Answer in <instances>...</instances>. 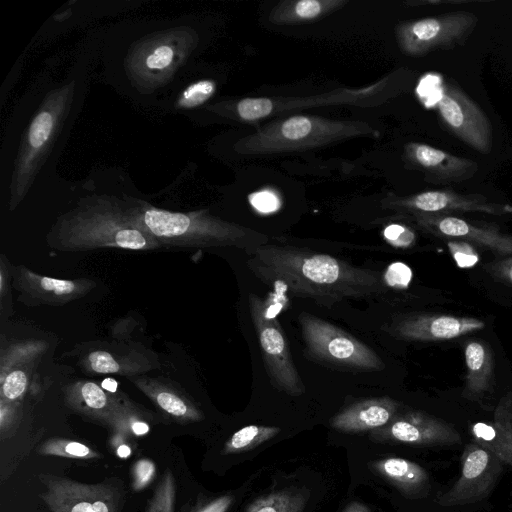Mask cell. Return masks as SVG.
I'll return each instance as SVG.
<instances>
[{
  "label": "cell",
  "mask_w": 512,
  "mask_h": 512,
  "mask_svg": "<svg viewBox=\"0 0 512 512\" xmlns=\"http://www.w3.org/2000/svg\"><path fill=\"white\" fill-rule=\"evenodd\" d=\"M247 265L263 282L277 284L296 297L327 307L344 299L374 297L385 291L380 272L304 248L254 246L248 248Z\"/></svg>",
  "instance_id": "obj_1"
},
{
  "label": "cell",
  "mask_w": 512,
  "mask_h": 512,
  "mask_svg": "<svg viewBox=\"0 0 512 512\" xmlns=\"http://www.w3.org/2000/svg\"><path fill=\"white\" fill-rule=\"evenodd\" d=\"M398 408L399 403L387 396L364 399L336 414L330 425L345 433L372 431L386 425L398 413Z\"/></svg>",
  "instance_id": "obj_19"
},
{
  "label": "cell",
  "mask_w": 512,
  "mask_h": 512,
  "mask_svg": "<svg viewBox=\"0 0 512 512\" xmlns=\"http://www.w3.org/2000/svg\"><path fill=\"white\" fill-rule=\"evenodd\" d=\"M484 327L485 322L475 317L419 314L405 317L393 324L391 331L409 341H442L482 330Z\"/></svg>",
  "instance_id": "obj_18"
},
{
  "label": "cell",
  "mask_w": 512,
  "mask_h": 512,
  "mask_svg": "<svg viewBox=\"0 0 512 512\" xmlns=\"http://www.w3.org/2000/svg\"><path fill=\"white\" fill-rule=\"evenodd\" d=\"M465 362L466 391L474 399L491 386L494 364L490 348L481 341L468 342L465 346Z\"/></svg>",
  "instance_id": "obj_23"
},
{
  "label": "cell",
  "mask_w": 512,
  "mask_h": 512,
  "mask_svg": "<svg viewBox=\"0 0 512 512\" xmlns=\"http://www.w3.org/2000/svg\"><path fill=\"white\" fill-rule=\"evenodd\" d=\"M411 270L403 263H393L384 275L385 283L393 287L407 286L411 279Z\"/></svg>",
  "instance_id": "obj_39"
},
{
  "label": "cell",
  "mask_w": 512,
  "mask_h": 512,
  "mask_svg": "<svg viewBox=\"0 0 512 512\" xmlns=\"http://www.w3.org/2000/svg\"><path fill=\"white\" fill-rule=\"evenodd\" d=\"M232 503L230 495H223L213 499H199L185 512H226Z\"/></svg>",
  "instance_id": "obj_38"
},
{
  "label": "cell",
  "mask_w": 512,
  "mask_h": 512,
  "mask_svg": "<svg viewBox=\"0 0 512 512\" xmlns=\"http://www.w3.org/2000/svg\"><path fill=\"white\" fill-rule=\"evenodd\" d=\"M248 302L271 383L275 388L289 395H302L305 392V386L295 367L278 320L270 315L267 303L256 294L250 293Z\"/></svg>",
  "instance_id": "obj_9"
},
{
  "label": "cell",
  "mask_w": 512,
  "mask_h": 512,
  "mask_svg": "<svg viewBox=\"0 0 512 512\" xmlns=\"http://www.w3.org/2000/svg\"><path fill=\"white\" fill-rule=\"evenodd\" d=\"M309 496L304 489H286L255 500L246 512H303Z\"/></svg>",
  "instance_id": "obj_26"
},
{
  "label": "cell",
  "mask_w": 512,
  "mask_h": 512,
  "mask_svg": "<svg viewBox=\"0 0 512 512\" xmlns=\"http://www.w3.org/2000/svg\"><path fill=\"white\" fill-rule=\"evenodd\" d=\"M26 387V374L21 370H14L2 382V399L7 401L17 400L23 395Z\"/></svg>",
  "instance_id": "obj_33"
},
{
  "label": "cell",
  "mask_w": 512,
  "mask_h": 512,
  "mask_svg": "<svg viewBox=\"0 0 512 512\" xmlns=\"http://www.w3.org/2000/svg\"><path fill=\"white\" fill-rule=\"evenodd\" d=\"M503 462L476 442L466 445L459 479L436 502L442 506L474 504L487 497L503 470Z\"/></svg>",
  "instance_id": "obj_12"
},
{
  "label": "cell",
  "mask_w": 512,
  "mask_h": 512,
  "mask_svg": "<svg viewBox=\"0 0 512 512\" xmlns=\"http://www.w3.org/2000/svg\"><path fill=\"white\" fill-rule=\"evenodd\" d=\"M370 133L373 128L361 121L295 115L242 138L237 142L236 150L253 155L298 151Z\"/></svg>",
  "instance_id": "obj_5"
},
{
  "label": "cell",
  "mask_w": 512,
  "mask_h": 512,
  "mask_svg": "<svg viewBox=\"0 0 512 512\" xmlns=\"http://www.w3.org/2000/svg\"><path fill=\"white\" fill-rule=\"evenodd\" d=\"M216 90L213 80L202 79L188 85L180 94L176 106L184 109L198 107L208 101Z\"/></svg>",
  "instance_id": "obj_30"
},
{
  "label": "cell",
  "mask_w": 512,
  "mask_h": 512,
  "mask_svg": "<svg viewBox=\"0 0 512 512\" xmlns=\"http://www.w3.org/2000/svg\"><path fill=\"white\" fill-rule=\"evenodd\" d=\"M236 111L240 119L256 121L272 114L274 107L270 98H244L237 102Z\"/></svg>",
  "instance_id": "obj_31"
},
{
  "label": "cell",
  "mask_w": 512,
  "mask_h": 512,
  "mask_svg": "<svg viewBox=\"0 0 512 512\" xmlns=\"http://www.w3.org/2000/svg\"><path fill=\"white\" fill-rule=\"evenodd\" d=\"M404 155L411 166L422 171L426 180L433 183H459L478 171L477 162L424 143H408Z\"/></svg>",
  "instance_id": "obj_17"
},
{
  "label": "cell",
  "mask_w": 512,
  "mask_h": 512,
  "mask_svg": "<svg viewBox=\"0 0 512 512\" xmlns=\"http://www.w3.org/2000/svg\"><path fill=\"white\" fill-rule=\"evenodd\" d=\"M154 464L148 460L135 463L133 472V487L135 490L145 487L154 476Z\"/></svg>",
  "instance_id": "obj_41"
},
{
  "label": "cell",
  "mask_w": 512,
  "mask_h": 512,
  "mask_svg": "<svg viewBox=\"0 0 512 512\" xmlns=\"http://www.w3.org/2000/svg\"><path fill=\"white\" fill-rule=\"evenodd\" d=\"M75 82L51 90L30 121L19 146L11 176L10 209L24 199L71 108Z\"/></svg>",
  "instance_id": "obj_4"
},
{
  "label": "cell",
  "mask_w": 512,
  "mask_h": 512,
  "mask_svg": "<svg viewBox=\"0 0 512 512\" xmlns=\"http://www.w3.org/2000/svg\"><path fill=\"white\" fill-rule=\"evenodd\" d=\"M47 243L62 252L161 247L134 221L124 199L107 195L82 199L75 208L59 216L47 234Z\"/></svg>",
  "instance_id": "obj_2"
},
{
  "label": "cell",
  "mask_w": 512,
  "mask_h": 512,
  "mask_svg": "<svg viewBox=\"0 0 512 512\" xmlns=\"http://www.w3.org/2000/svg\"><path fill=\"white\" fill-rule=\"evenodd\" d=\"M45 456H55L70 459L90 460L101 457V454L80 441L66 438H50L38 449Z\"/></svg>",
  "instance_id": "obj_28"
},
{
  "label": "cell",
  "mask_w": 512,
  "mask_h": 512,
  "mask_svg": "<svg viewBox=\"0 0 512 512\" xmlns=\"http://www.w3.org/2000/svg\"><path fill=\"white\" fill-rule=\"evenodd\" d=\"M423 230L450 239H460L485 247L500 255L512 256V235L497 227L448 214L407 213Z\"/></svg>",
  "instance_id": "obj_15"
},
{
  "label": "cell",
  "mask_w": 512,
  "mask_h": 512,
  "mask_svg": "<svg viewBox=\"0 0 512 512\" xmlns=\"http://www.w3.org/2000/svg\"><path fill=\"white\" fill-rule=\"evenodd\" d=\"M369 438L381 443L450 446L461 436L450 424L421 411L397 413L386 425L370 431Z\"/></svg>",
  "instance_id": "obj_13"
},
{
  "label": "cell",
  "mask_w": 512,
  "mask_h": 512,
  "mask_svg": "<svg viewBox=\"0 0 512 512\" xmlns=\"http://www.w3.org/2000/svg\"><path fill=\"white\" fill-rule=\"evenodd\" d=\"M371 469L396 486L406 497L422 498L430 490L427 471L407 459L390 457L370 463Z\"/></svg>",
  "instance_id": "obj_22"
},
{
  "label": "cell",
  "mask_w": 512,
  "mask_h": 512,
  "mask_svg": "<svg viewBox=\"0 0 512 512\" xmlns=\"http://www.w3.org/2000/svg\"><path fill=\"white\" fill-rule=\"evenodd\" d=\"M448 249L460 268H471L479 261V254L470 242L454 239L447 242Z\"/></svg>",
  "instance_id": "obj_32"
},
{
  "label": "cell",
  "mask_w": 512,
  "mask_h": 512,
  "mask_svg": "<svg viewBox=\"0 0 512 512\" xmlns=\"http://www.w3.org/2000/svg\"><path fill=\"white\" fill-rule=\"evenodd\" d=\"M384 237L388 243L393 246L407 248L414 244L415 234L414 232L400 224H391L384 230Z\"/></svg>",
  "instance_id": "obj_35"
},
{
  "label": "cell",
  "mask_w": 512,
  "mask_h": 512,
  "mask_svg": "<svg viewBox=\"0 0 512 512\" xmlns=\"http://www.w3.org/2000/svg\"><path fill=\"white\" fill-rule=\"evenodd\" d=\"M89 368L96 373H118L121 369L119 362L106 351H93L87 356Z\"/></svg>",
  "instance_id": "obj_34"
},
{
  "label": "cell",
  "mask_w": 512,
  "mask_h": 512,
  "mask_svg": "<svg viewBox=\"0 0 512 512\" xmlns=\"http://www.w3.org/2000/svg\"><path fill=\"white\" fill-rule=\"evenodd\" d=\"M486 269L495 280L512 285V256L492 262Z\"/></svg>",
  "instance_id": "obj_40"
},
{
  "label": "cell",
  "mask_w": 512,
  "mask_h": 512,
  "mask_svg": "<svg viewBox=\"0 0 512 512\" xmlns=\"http://www.w3.org/2000/svg\"><path fill=\"white\" fill-rule=\"evenodd\" d=\"M123 199L134 221L161 247L251 248L268 241L266 235L212 216L208 210L172 212L126 195Z\"/></svg>",
  "instance_id": "obj_3"
},
{
  "label": "cell",
  "mask_w": 512,
  "mask_h": 512,
  "mask_svg": "<svg viewBox=\"0 0 512 512\" xmlns=\"http://www.w3.org/2000/svg\"><path fill=\"white\" fill-rule=\"evenodd\" d=\"M383 205L406 213L479 212L495 216L512 214V205L491 202L481 194H460L452 190L425 191L407 197L391 195L384 199Z\"/></svg>",
  "instance_id": "obj_14"
},
{
  "label": "cell",
  "mask_w": 512,
  "mask_h": 512,
  "mask_svg": "<svg viewBox=\"0 0 512 512\" xmlns=\"http://www.w3.org/2000/svg\"><path fill=\"white\" fill-rule=\"evenodd\" d=\"M41 499L51 512H120L123 488L112 481L81 483L53 474H40Z\"/></svg>",
  "instance_id": "obj_10"
},
{
  "label": "cell",
  "mask_w": 512,
  "mask_h": 512,
  "mask_svg": "<svg viewBox=\"0 0 512 512\" xmlns=\"http://www.w3.org/2000/svg\"><path fill=\"white\" fill-rule=\"evenodd\" d=\"M70 406L98 421L111 425L119 424L125 410L105 390L93 382H81L72 386L67 394Z\"/></svg>",
  "instance_id": "obj_21"
},
{
  "label": "cell",
  "mask_w": 512,
  "mask_h": 512,
  "mask_svg": "<svg viewBox=\"0 0 512 512\" xmlns=\"http://www.w3.org/2000/svg\"><path fill=\"white\" fill-rule=\"evenodd\" d=\"M344 512H368L364 506L358 503L349 506Z\"/></svg>",
  "instance_id": "obj_43"
},
{
  "label": "cell",
  "mask_w": 512,
  "mask_h": 512,
  "mask_svg": "<svg viewBox=\"0 0 512 512\" xmlns=\"http://www.w3.org/2000/svg\"><path fill=\"white\" fill-rule=\"evenodd\" d=\"M346 0H285L270 12L269 20L274 24H297L319 17L341 8Z\"/></svg>",
  "instance_id": "obj_24"
},
{
  "label": "cell",
  "mask_w": 512,
  "mask_h": 512,
  "mask_svg": "<svg viewBox=\"0 0 512 512\" xmlns=\"http://www.w3.org/2000/svg\"><path fill=\"white\" fill-rule=\"evenodd\" d=\"M298 319L306 350L315 359L352 369L381 371L385 368L373 349L341 328L307 312H302Z\"/></svg>",
  "instance_id": "obj_7"
},
{
  "label": "cell",
  "mask_w": 512,
  "mask_h": 512,
  "mask_svg": "<svg viewBox=\"0 0 512 512\" xmlns=\"http://www.w3.org/2000/svg\"><path fill=\"white\" fill-rule=\"evenodd\" d=\"M176 483L172 471H164L148 503L146 512H174Z\"/></svg>",
  "instance_id": "obj_29"
},
{
  "label": "cell",
  "mask_w": 512,
  "mask_h": 512,
  "mask_svg": "<svg viewBox=\"0 0 512 512\" xmlns=\"http://www.w3.org/2000/svg\"><path fill=\"white\" fill-rule=\"evenodd\" d=\"M280 432L278 427L249 425L235 432L225 443L223 453L248 451L268 441Z\"/></svg>",
  "instance_id": "obj_27"
},
{
  "label": "cell",
  "mask_w": 512,
  "mask_h": 512,
  "mask_svg": "<svg viewBox=\"0 0 512 512\" xmlns=\"http://www.w3.org/2000/svg\"><path fill=\"white\" fill-rule=\"evenodd\" d=\"M199 37L188 26L149 34L134 42L124 61L132 85L150 94L170 82L198 45Z\"/></svg>",
  "instance_id": "obj_6"
},
{
  "label": "cell",
  "mask_w": 512,
  "mask_h": 512,
  "mask_svg": "<svg viewBox=\"0 0 512 512\" xmlns=\"http://www.w3.org/2000/svg\"><path fill=\"white\" fill-rule=\"evenodd\" d=\"M101 387L109 392H115L117 390V382L114 379H105L102 382Z\"/></svg>",
  "instance_id": "obj_42"
},
{
  "label": "cell",
  "mask_w": 512,
  "mask_h": 512,
  "mask_svg": "<svg viewBox=\"0 0 512 512\" xmlns=\"http://www.w3.org/2000/svg\"><path fill=\"white\" fill-rule=\"evenodd\" d=\"M13 286L19 292L20 300L28 305H63L83 297L96 283L85 278H52L18 266L14 268Z\"/></svg>",
  "instance_id": "obj_16"
},
{
  "label": "cell",
  "mask_w": 512,
  "mask_h": 512,
  "mask_svg": "<svg viewBox=\"0 0 512 512\" xmlns=\"http://www.w3.org/2000/svg\"><path fill=\"white\" fill-rule=\"evenodd\" d=\"M18 424V415L15 407L1 399L0 407V434L1 439L10 437L14 434Z\"/></svg>",
  "instance_id": "obj_37"
},
{
  "label": "cell",
  "mask_w": 512,
  "mask_h": 512,
  "mask_svg": "<svg viewBox=\"0 0 512 512\" xmlns=\"http://www.w3.org/2000/svg\"><path fill=\"white\" fill-rule=\"evenodd\" d=\"M479 18L472 12L456 11L398 24L396 37L401 50L418 57L435 50H450L463 44Z\"/></svg>",
  "instance_id": "obj_8"
},
{
  "label": "cell",
  "mask_w": 512,
  "mask_h": 512,
  "mask_svg": "<svg viewBox=\"0 0 512 512\" xmlns=\"http://www.w3.org/2000/svg\"><path fill=\"white\" fill-rule=\"evenodd\" d=\"M446 128L474 150L488 154L492 149V126L484 111L460 87L445 81L436 102Z\"/></svg>",
  "instance_id": "obj_11"
},
{
  "label": "cell",
  "mask_w": 512,
  "mask_h": 512,
  "mask_svg": "<svg viewBox=\"0 0 512 512\" xmlns=\"http://www.w3.org/2000/svg\"><path fill=\"white\" fill-rule=\"evenodd\" d=\"M251 205L262 213L274 212L281 206L278 195L271 190L257 191L249 196Z\"/></svg>",
  "instance_id": "obj_36"
},
{
  "label": "cell",
  "mask_w": 512,
  "mask_h": 512,
  "mask_svg": "<svg viewBox=\"0 0 512 512\" xmlns=\"http://www.w3.org/2000/svg\"><path fill=\"white\" fill-rule=\"evenodd\" d=\"M142 389L160 410L178 422H194L203 418L202 413L191 401L171 389L161 385Z\"/></svg>",
  "instance_id": "obj_25"
},
{
  "label": "cell",
  "mask_w": 512,
  "mask_h": 512,
  "mask_svg": "<svg viewBox=\"0 0 512 512\" xmlns=\"http://www.w3.org/2000/svg\"><path fill=\"white\" fill-rule=\"evenodd\" d=\"M471 433L474 442L512 467V393L501 397L492 421L475 423Z\"/></svg>",
  "instance_id": "obj_20"
}]
</instances>
